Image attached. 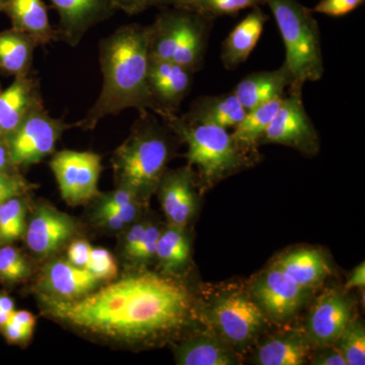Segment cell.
I'll list each match as a JSON object with an SVG mask.
<instances>
[{"mask_svg": "<svg viewBox=\"0 0 365 365\" xmlns=\"http://www.w3.org/2000/svg\"><path fill=\"white\" fill-rule=\"evenodd\" d=\"M48 316L90 335L140 342L181 328L188 319V292L157 274L124 276L98 292L63 299L40 294Z\"/></svg>", "mask_w": 365, "mask_h": 365, "instance_id": "obj_1", "label": "cell"}, {"mask_svg": "<svg viewBox=\"0 0 365 365\" xmlns=\"http://www.w3.org/2000/svg\"><path fill=\"white\" fill-rule=\"evenodd\" d=\"M103 74L100 95L86 116L74 124L93 130L101 120L127 109L155 111L148 85V26L129 24L98 43Z\"/></svg>", "mask_w": 365, "mask_h": 365, "instance_id": "obj_2", "label": "cell"}, {"mask_svg": "<svg viewBox=\"0 0 365 365\" xmlns=\"http://www.w3.org/2000/svg\"><path fill=\"white\" fill-rule=\"evenodd\" d=\"M150 110L139 111L128 138L115 150L112 158L119 187L145 196L158 188L172 153L174 130Z\"/></svg>", "mask_w": 365, "mask_h": 365, "instance_id": "obj_3", "label": "cell"}, {"mask_svg": "<svg viewBox=\"0 0 365 365\" xmlns=\"http://www.w3.org/2000/svg\"><path fill=\"white\" fill-rule=\"evenodd\" d=\"M160 118L187 144L189 167L195 165L206 184H213L248 165V153L255 151L242 148L222 127L194 123L177 114Z\"/></svg>", "mask_w": 365, "mask_h": 365, "instance_id": "obj_4", "label": "cell"}, {"mask_svg": "<svg viewBox=\"0 0 365 365\" xmlns=\"http://www.w3.org/2000/svg\"><path fill=\"white\" fill-rule=\"evenodd\" d=\"M263 4H267L277 23L287 50L283 63L294 83L304 86L307 81H319L324 74L323 52L313 11L299 0H263Z\"/></svg>", "mask_w": 365, "mask_h": 365, "instance_id": "obj_5", "label": "cell"}, {"mask_svg": "<svg viewBox=\"0 0 365 365\" xmlns=\"http://www.w3.org/2000/svg\"><path fill=\"white\" fill-rule=\"evenodd\" d=\"M73 125L51 117L44 103L36 106L23 121L6 136L11 162L16 169L39 163L55 150L63 132Z\"/></svg>", "mask_w": 365, "mask_h": 365, "instance_id": "obj_6", "label": "cell"}, {"mask_svg": "<svg viewBox=\"0 0 365 365\" xmlns=\"http://www.w3.org/2000/svg\"><path fill=\"white\" fill-rule=\"evenodd\" d=\"M302 88L299 83H292L287 88L279 110L259 143L282 144L304 153L318 150V134L304 108Z\"/></svg>", "mask_w": 365, "mask_h": 365, "instance_id": "obj_7", "label": "cell"}, {"mask_svg": "<svg viewBox=\"0 0 365 365\" xmlns=\"http://www.w3.org/2000/svg\"><path fill=\"white\" fill-rule=\"evenodd\" d=\"M51 168L62 198L78 205L98 195L102 158L91 151L62 150L53 155Z\"/></svg>", "mask_w": 365, "mask_h": 365, "instance_id": "obj_8", "label": "cell"}, {"mask_svg": "<svg viewBox=\"0 0 365 365\" xmlns=\"http://www.w3.org/2000/svg\"><path fill=\"white\" fill-rule=\"evenodd\" d=\"M263 311L245 294L232 292L215 300L210 322L220 335L235 346L248 344L263 328Z\"/></svg>", "mask_w": 365, "mask_h": 365, "instance_id": "obj_9", "label": "cell"}, {"mask_svg": "<svg viewBox=\"0 0 365 365\" xmlns=\"http://www.w3.org/2000/svg\"><path fill=\"white\" fill-rule=\"evenodd\" d=\"M193 72L169 60L150 58L148 85L155 114H176L193 85Z\"/></svg>", "mask_w": 365, "mask_h": 365, "instance_id": "obj_10", "label": "cell"}, {"mask_svg": "<svg viewBox=\"0 0 365 365\" xmlns=\"http://www.w3.org/2000/svg\"><path fill=\"white\" fill-rule=\"evenodd\" d=\"M58 14L57 41L76 47L93 26L109 20L117 9L113 0H50Z\"/></svg>", "mask_w": 365, "mask_h": 365, "instance_id": "obj_11", "label": "cell"}, {"mask_svg": "<svg viewBox=\"0 0 365 365\" xmlns=\"http://www.w3.org/2000/svg\"><path fill=\"white\" fill-rule=\"evenodd\" d=\"M304 292L277 265L263 274L253 285L254 297L262 311L278 321L289 318L299 309Z\"/></svg>", "mask_w": 365, "mask_h": 365, "instance_id": "obj_12", "label": "cell"}, {"mask_svg": "<svg viewBox=\"0 0 365 365\" xmlns=\"http://www.w3.org/2000/svg\"><path fill=\"white\" fill-rule=\"evenodd\" d=\"M76 232L71 216L51 206L41 205L26 227V242L34 254L47 257L61 249Z\"/></svg>", "mask_w": 365, "mask_h": 365, "instance_id": "obj_13", "label": "cell"}, {"mask_svg": "<svg viewBox=\"0 0 365 365\" xmlns=\"http://www.w3.org/2000/svg\"><path fill=\"white\" fill-rule=\"evenodd\" d=\"M193 181L190 167L165 172L160 179L158 186L160 202L173 227H184L193 215L196 205Z\"/></svg>", "mask_w": 365, "mask_h": 365, "instance_id": "obj_14", "label": "cell"}, {"mask_svg": "<svg viewBox=\"0 0 365 365\" xmlns=\"http://www.w3.org/2000/svg\"><path fill=\"white\" fill-rule=\"evenodd\" d=\"M43 104L39 81L35 76H16L13 83L0 90V135L6 136L36 106Z\"/></svg>", "mask_w": 365, "mask_h": 365, "instance_id": "obj_15", "label": "cell"}, {"mask_svg": "<svg viewBox=\"0 0 365 365\" xmlns=\"http://www.w3.org/2000/svg\"><path fill=\"white\" fill-rule=\"evenodd\" d=\"M350 307L340 294L330 292L319 299L309 314V337L319 344H332L350 323Z\"/></svg>", "mask_w": 365, "mask_h": 365, "instance_id": "obj_16", "label": "cell"}, {"mask_svg": "<svg viewBox=\"0 0 365 365\" xmlns=\"http://www.w3.org/2000/svg\"><path fill=\"white\" fill-rule=\"evenodd\" d=\"M294 83V76L284 63L275 71H259L242 79L232 93L248 111L268 101L281 97Z\"/></svg>", "mask_w": 365, "mask_h": 365, "instance_id": "obj_17", "label": "cell"}, {"mask_svg": "<svg viewBox=\"0 0 365 365\" xmlns=\"http://www.w3.org/2000/svg\"><path fill=\"white\" fill-rule=\"evenodd\" d=\"M2 13L9 16L14 30L30 36L38 46L57 41L56 29L50 23L43 0H6Z\"/></svg>", "mask_w": 365, "mask_h": 365, "instance_id": "obj_18", "label": "cell"}, {"mask_svg": "<svg viewBox=\"0 0 365 365\" xmlns=\"http://www.w3.org/2000/svg\"><path fill=\"white\" fill-rule=\"evenodd\" d=\"M248 16L235 26L223 41L222 55V64L228 71L237 68L247 61L255 47L258 44L264 26L269 16L262 11L260 6L251 9Z\"/></svg>", "mask_w": 365, "mask_h": 365, "instance_id": "obj_19", "label": "cell"}, {"mask_svg": "<svg viewBox=\"0 0 365 365\" xmlns=\"http://www.w3.org/2000/svg\"><path fill=\"white\" fill-rule=\"evenodd\" d=\"M98 280L88 269L79 268L66 261H55L45 269L43 290L58 299H78L90 294Z\"/></svg>", "mask_w": 365, "mask_h": 365, "instance_id": "obj_20", "label": "cell"}, {"mask_svg": "<svg viewBox=\"0 0 365 365\" xmlns=\"http://www.w3.org/2000/svg\"><path fill=\"white\" fill-rule=\"evenodd\" d=\"M212 25V19L187 9L182 36L172 61L193 73L200 71L207 51L209 35Z\"/></svg>", "mask_w": 365, "mask_h": 365, "instance_id": "obj_21", "label": "cell"}, {"mask_svg": "<svg viewBox=\"0 0 365 365\" xmlns=\"http://www.w3.org/2000/svg\"><path fill=\"white\" fill-rule=\"evenodd\" d=\"M247 110L232 91L217 96L197 98L182 119L200 124L215 125L222 128H235L246 115Z\"/></svg>", "mask_w": 365, "mask_h": 365, "instance_id": "obj_22", "label": "cell"}, {"mask_svg": "<svg viewBox=\"0 0 365 365\" xmlns=\"http://www.w3.org/2000/svg\"><path fill=\"white\" fill-rule=\"evenodd\" d=\"M37 43L13 28L0 32V71L16 76H28L32 69Z\"/></svg>", "mask_w": 365, "mask_h": 365, "instance_id": "obj_23", "label": "cell"}, {"mask_svg": "<svg viewBox=\"0 0 365 365\" xmlns=\"http://www.w3.org/2000/svg\"><path fill=\"white\" fill-rule=\"evenodd\" d=\"M276 265L304 290L319 284L329 273L325 258L316 250H299L288 254Z\"/></svg>", "mask_w": 365, "mask_h": 365, "instance_id": "obj_24", "label": "cell"}, {"mask_svg": "<svg viewBox=\"0 0 365 365\" xmlns=\"http://www.w3.org/2000/svg\"><path fill=\"white\" fill-rule=\"evenodd\" d=\"M285 95V93H284ZM273 98L258 107L248 110L244 118L234 128L232 135L235 141L247 150H254L264 132L272 122L279 110L283 97Z\"/></svg>", "mask_w": 365, "mask_h": 365, "instance_id": "obj_25", "label": "cell"}, {"mask_svg": "<svg viewBox=\"0 0 365 365\" xmlns=\"http://www.w3.org/2000/svg\"><path fill=\"white\" fill-rule=\"evenodd\" d=\"M176 360L182 365H230L237 359L227 346L212 338H196L178 348Z\"/></svg>", "mask_w": 365, "mask_h": 365, "instance_id": "obj_26", "label": "cell"}, {"mask_svg": "<svg viewBox=\"0 0 365 365\" xmlns=\"http://www.w3.org/2000/svg\"><path fill=\"white\" fill-rule=\"evenodd\" d=\"M307 354V346L299 338H274L259 348L256 362L261 365H300L306 361Z\"/></svg>", "mask_w": 365, "mask_h": 365, "instance_id": "obj_27", "label": "cell"}, {"mask_svg": "<svg viewBox=\"0 0 365 365\" xmlns=\"http://www.w3.org/2000/svg\"><path fill=\"white\" fill-rule=\"evenodd\" d=\"M190 246L182 228L170 225L160 232L155 256L165 271H176L188 261Z\"/></svg>", "mask_w": 365, "mask_h": 365, "instance_id": "obj_28", "label": "cell"}, {"mask_svg": "<svg viewBox=\"0 0 365 365\" xmlns=\"http://www.w3.org/2000/svg\"><path fill=\"white\" fill-rule=\"evenodd\" d=\"M24 196H16L0 204V245H9L20 239L26 230Z\"/></svg>", "mask_w": 365, "mask_h": 365, "instance_id": "obj_29", "label": "cell"}, {"mask_svg": "<svg viewBox=\"0 0 365 365\" xmlns=\"http://www.w3.org/2000/svg\"><path fill=\"white\" fill-rule=\"evenodd\" d=\"M261 4H264L263 0H194L189 9L215 20L217 16H234Z\"/></svg>", "mask_w": 365, "mask_h": 365, "instance_id": "obj_30", "label": "cell"}, {"mask_svg": "<svg viewBox=\"0 0 365 365\" xmlns=\"http://www.w3.org/2000/svg\"><path fill=\"white\" fill-rule=\"evenodd\" d=\"M340 352L347 365H364L365 364V332L360 324H348L347 328L340 336Z\"/></svg>", "mask_w": 365, "mask_h": 365, "instance_id": "obj_31", "label": "cell"}, {"mask_svg": "<svg viewBox=\"0 0 365 365\" xmlns=\"http://www.w3.org/2000/svg\"><path fill=\"white\" fill-rule=\"evenodd\" d=\"M31 273L30 265L19 250L4 245L0 248V279L19 282Z\"/></svg>", "mask_w": 365, "mask_h": 365, "instance_id": "obj_32", "label": "cell"}, {"mask_svg": "<svg viewBox=\"0 0 365 365\" xmlns=\"http://www.w3.org/2000/svg\"><path fill=\"white\" fill-rule=\"evenodd\" d=\"M86 269L98 280H112L117 276L118 266L114 256L107 250L91 249L90 260Z\"/></svg>", "mask_w": 365, "mask_h": 365, "instance_id": "obj_33", "label": "cell"}, {"mask_svg": "<svg viewBox=\"0 0 365 365\" xmlns=\"http://www.w3.org/2000/svg\"><path fill=\"white\" fill-rule=\"evenodd\" d=\"M35 188L20 173H0V204L16 196H25Z\"/></svg>", "mask_w": 365, "mask_h": 365, "instance_id": "obj_34", "label": "cell"}, {"mask_svg": "<svg viewBox=\"0 0 365 365\" xmlns=\"http://www.w3.org/2000/svg\"><path fill=\"white\" fill-rule=\"evenodd\" d=\"M365 0H321L313 11L326 16L340 18L352 13L364 4Z\"/></svg>", "mask_w": 365, "mask_h": 365, "instance_id": "obj_35", "label": "cell"}, {"mask_svg": "<svg viewBox=\"0 0 365 365\" xmlns=\"http://www.w3.org/2000/svg\"><path fill=\"white\" fill-rule=\"evenodd\" d=\"M160 232H160V228L155 227V225H146L143 237H141L132 258L139 261H148L153 258L155 256V252H157Z\"/></svg>", "mask_w": 365, "mask_h": 365, "instance_id": "obj_36", "label": "cell"}, {"mask_svg": "<svg viewBox=\"0 0 365 365\" xmlns=\"http://www.w3.org/2000/svg\"><path fill=\"white\" fill-rule=\"evenodd\" d=\"M91 245L86 241H76L72 242L67 251L68 262L72 265L79 268H86L90 260Z\"/></svg>", "mask_w": 365, "mask_h": 365, "instance_id": "obj_37", "label": "cell"}, {"mask_svg": "<svg viewBox=\"0 0 365 365\" xmlns=\"http://www.w3.org/2000/svg\"><path fill=\"white\" fill-rule=\"evenodd\" d=\"M0 330L6 337L7 342L11 343V344H20L32 337L34 329L19 325L9 319L6 325L0 328Z\"/></svg>", "mask_w": 365, "mask_h": 365, "instance_id": "obj_38", "label": "cell"}, {"mask_svg": "<svg viewBox=\"0 0 365 365\" xmlns=\"http://www.w3.org/2000/svg\"><path fill=\"white\" fill-rule=\"evenodd\" d=\"M113 4L117 11H124L130 16L143 13L150 6H155V0H113Z\"/></svg>", "mask_w": 365, "mask_h": 365, "instance_id": "obj_39", "label": "cell"}, {"mask_svg": "<svg viewBox=\"0 0 365 365\" xmlns=\"http://www.w3.org/2000/svg\"><path fill=\"white\" fill-rule=\"evenodd\" d=\"M137 198H138V196L132 190L125 188V187H119L116 191L105 196L103 198L102 203L107 204V205L121 206L132 202V201H136Z\"/></svg>", "mask_w": 365, "mask_h": 365, "instance_id": "obj_40", "label": "cell"}, {"mask_svg": "<svg viewBox=\"0 0 365 365\" xmlns=\"http://www.w3.org/2000/svg\"><path fill=\"white\" fill-rule=\"evenodd\" d=\"M145 223H139V225H134L131 228L130 232H128L126 237V242H125V252L129 257L133 256L134 252L138 246L139 241L143 237L144 230L146 227Z\"/></svg>", "mask_w": 365, "mask_h": 365, "instance_id": "obj_41", "label": "cell"}, {"mask_svg": "<svg viewBox=\"0 0 365 365\" xmlns=\"http://www.w3.org/2000/svg\"><path fill=\"white\" fill-rule=\"evenodd\" d=\"M136 201H132V202L124 204V205L121 206L107 205V204L102 203L101 204V207L109 209V210H111L113 212L119 215L120 217L122 218V220H123L124 223H128L132 222V220L136 217Z\"/></svg>", "mask_w": 365, "mask_h": 365, "instance_id": "obj_42", "label": "cell"}, {"mask_svg": "<svg viewBox=\"0 0 365 365\" xmlns=\"http://www.w3.org/2000/svg\"><path fill=\"white\" fill-rule=\"evenodd\" d=\"M16 172H19V169H16L11 162L6 136L0 135V173Z\"/></svg>", "mask_w": 365, "mask_h": 365, "instance_id": "obj_43", "label": "cell"}, {"mask_svg": "<svg viewBox=\"0 0 365 365\" xmlns=\"http://www.w3.org/2000/svg\"><path fill=\"white\" fill-rule=\"evenodd\" d=\"M313 364L317 365H347L344 356L339 349L331 350L319 355L314 360Z\"/></svg>", "mask_w": 365, "mask_h": 365, "instance_id": "obj_44", "label": "cell"}, {"mask_svg": "<svg viewBox=\"0 0 365 365\" xmlns=\"http://www.w3.org/2000/svg\"><path fill=\"white\" fill-rule=\"evenodd\" d=\"M98 217L106 223L108 227L112 228V230H119L125 225L122 218L109 209L101 207L98 210Z\"/></svg>", "mask_w": 365, "mask_h": 365, "instance_id": "obj_45", "label": "cell"}, {"mask_svg": "<svg viewBox=\"0 0 365 365\" xmlns=\"http://www.w3.org/2000/svg\"><path fill=\"white\" fill-rule=\"evenodd\" d=\"M365 284V266L364 263L360 264L353 271L352 275L350 276L349 280H348L346 288L347 289H351V288L359 287L364 288Z\"/></svg>", "mask_w": 365, "mask_h": 365, "instance_id": "obj_46", "label": "cell"}, {"mask_svg": "<svg viewBox=\"0 0 365 365\" xmlns=\"http://www.w3.org/2000/svg\"><path fill=\"white\" fill-rule=\"evenodd\" d=\"M11 321L19 325L26 327V328H32L35 327L36 319L30 312L28 311H14L11 316Z\"/></svg>", "mask_w": 365, "mask_h": 365, "instance_id": "obj_47", "label": "cell"}, {"mask_svg": "<svg viewBox=\"0 0 365 365\" xmlns=\"http://www.w3.org/2000/svg\"><path fill=\"white\" fill-rule=\"evenodd\" d=\"M194 0H155L158 6L177 7V9H190Z\"/></svg>", "mask_w": 365, "mask_h": 365, "instance_id": "obj_48", "label": "cell"}, {"mask_svg": "<svg viewBox=\"0 0 365 365\" xmlns=\"http://www.w3.org/2000/svg\"><path fill=\"white\" fill-rule=\"evenodd\" d=\"M0 309L6 313L13 314L14 312V300L7 295L0 294Z\"/></svg>", "mask_w": 365, "mask_h": 365, "instance_id": "obj_49", "label": "cell"}, {"mask_svg": "<svg viewBox=\"0 0 365 365\" xmlns=\"http://www.w3.org/2000/svg\"><path fill=\"white\" fill-rule=\"evenodd\" d=\"M11 314L6 313V312L1 311V309H0V328H2V327L6 325L7 322L11 319Z\"/></svg>", "mask_w": 365, "mask_h": 365, "instance_id": "obj_50", "label": "cell"}, {"mask_svg": "<svg viewBox=\"0 0 365 365\" xmlns=\"http://www.w3.org/2000/svg\"><path fill=\"white\" fill-rule=\"evenodd\" d=\"M4 4H6V0H0V13H2V9H4Z\"/></svg>", "mask_w": 365, "mask_h": 365, "instance_id": "obj_51", "label": "cell"}, {"mask_svg": "<svg viewBox=\"0 0 365 365\" xmlns=\"http://www.w3.org/2000/svg\"><path fill=\"white\" fill-rule=\"evenodd\" d=\"M0 90H1V86H0Z\"/></svg>", "mask_w": 365, "mask_h": 365, "instance_id": "obj_52", "label": "cell"}]
</instances>
